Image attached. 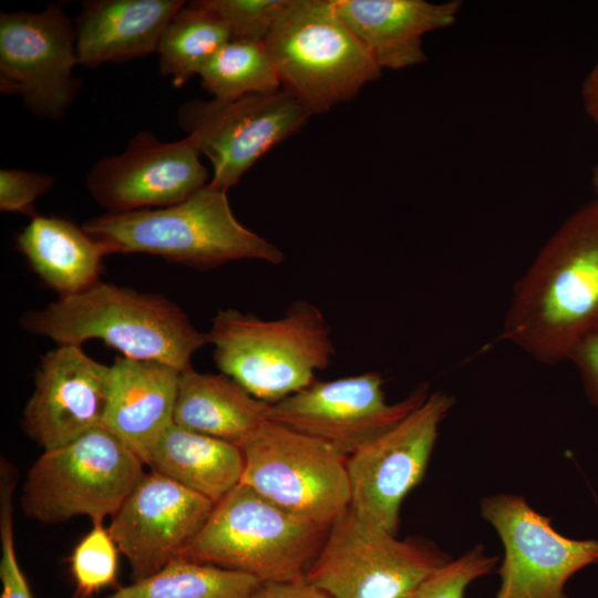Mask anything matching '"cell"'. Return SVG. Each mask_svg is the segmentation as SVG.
Returning a JSON list of instances; mask_svg holds the SVG:
<instances>
[{
	"label": "cell",
	"instance_id": "6da1fadb",
	"mask_svg": "<svg viewBox=\"0 0 598 598\" xmlns=\"http://www.w3.org/2000/svg\"><path fill=\"white\" fill-rule=\"evenodd\" d=\"M598 333V200L573 213L514 286L502 338L557 364Z\"/></svg>",
	"mask_w": 598,
	"mask_h": 598
},
{
	"label": "cell",
	"instance_id": "7a4b0ae2",
	"mask_svg": "<svg viewBox=\"0 0 598 598\" xmlns=\"http://www.w3.org/2000/svg\"><path fill=\"white\" fill-rule=\"evenodd\" d=\"M21 326L58 346L101 339L125 358L157 361L179 371L192 367L193 354L208 343L207 334L165 297L101 280L24 313Z\"/></svg>",
	"mask_w": 598,
	"mask_h": 598
},
{
	"label": "cell",
	"instance_id": "3957f363",
	"mask_svg": "<svg viewBox=\"0 0 598 598\" xmlns=\"http://www.w3.org/2000/svg\"><path fill=\"white\" fill-rule=\"evenodd\" d=\"M82 227L107 254H150L202 269L243 259L275 265L285 259L279 248L237 220L227 192L209 183L182 203L106 213Z\"/></svg>",
	"mask_w": 598,
	"mask_h": 598
},
{
	"label": "cell",
	"instance_id": "277c9868",
	"mask_svg": "<svg viewBox=\"0 0 598 598\" xmlns=\"http://www.w3.org/2000/svg\"><path fill=\"white\" fill-rule=\"evenodd\" d=\"M206 334L220 373L268 404L309 386L334 354L323 313L305 300L274 320L221 309Z\"/></svg>",
	"mask_w": 598,
	"mask_h": 598
},
{
	"label": "cell",
	"instance_id": "5b68a950",
	"mask_svg": "<svg viewBox=\"0 0 598 598\" xmlns=\"http://www.w3.org/2000/svg\"><path fill=\"white\" fill-rule=\"evenodd\" d=\"M264 44L282 91L310 115L354 99L382 72L330 0H292Z\"/></svg>",
	"mask_w": 598,
	"mask_h": 598
},
{
	"label": "cell",
	"instance_id": "8992f818",
	"mask_svg": "<svg viewBox=\"0 0 598 598\" xmlns=\"http://www.w3.org/2000/svg\"><path fill=\"white\" fill-rule=\"evenodd\" d=\"M328 530L239 483L215 504L182 558L261 581L291 580L306 575Z\"/></svg>",
	"mask_w": 598,
	"mask_h": 598
},
{
	"label": "cell",
	"instance_id": "52a82bcc",
	"mask_svg": "<svg viewBox=\"0 0 598 598\" xmlns=\"http://www.w3.org/2000/svg\"><path fill=\"white\" fill-rule=\"evenodd\" d=\"M144 462L105 425L43 451L29 468L20 504L42 524L89 516L102 524L122 506L144 475Z\"/></svg>",
	"mask_w": 598,
	"mask_h": 598
},
{
	"label": "cell",
	"instance_id": "ba28073f",
	"mask_svg": "<svg viewBox=\"0 0 598 598\" xmlns=\"http://www.w3.org/2000/svg\"><path fill=\"white\" fill-rule=\"evenodd\" d=\"M240 448V483L286 512L328 530L350 508L347 457L328 444L267 420Z\"/></svg>",
	"mask_w": 598,
	"mask_h": 598
},
{
	"label": "cell",
	"instance_id": "9c48e42d",
	"mask_svg": "<svg viewBox=\"0 0 598 598\" xmlns=\"http://www.w3.org/2000/svg\"><path fill=\"white\" fill-rule=\"evenodd\" d=\"M448 560L431 544L401 540L349 508L329 528L305 577L332 598H413Z\"/></svg>",
	"mask_w": 598,
	"mask_h": 598
},
{
	"label": "cell",
	"instance_id": "30bf717a",
	"mask_svg": "<svg viewBox=\"0 0 598 598\" xmlns=\"http://www.w3.org/2000/svg\"><path fill=\"white\" fill-rule=\"evenodd\" d=\"M177 114L183 131L212 163L209 184L226 192L264 154L297 133L311 116L282 90L231 101H188Z\"/></svg>",
	"mask_w": 598,
	"mask_h": 598
},
{
	"label": "cell",
	"instance_id": "8fae6325",
	"mask_svg": "<svg viewBox=\"0 0 598 598\" xmlns=\"http://www.w3.org/2000/svg\"><path fill=\"white\" fill-rule=\"evenodd\" d=\"M452 398L434 392L394 426L347 457L350 509L396 534L404 497L423 478Z\"/></svg>",
	"mask_w": 598,
	"mask_h": 598
},
{
	"label": "cell",
	"instance_id": "7c38bea8",
	"mask_svg": "<svg viewBox=\"0 0 598 598\" xmlns=\"http://www.w3.org/2000/svg\"><path fill=\"white\" fill-rule=\"evenodd\" d=\"M78 64L75 27L61 3L41 12H1L0 90L19 95L31 113L64 116L80 86Z\"/></svg>",
	"mask_w": 598,
	"mask_h": 598
},
{
	"label": "cell",
	"instance_id": "4fadbf2b",
	"mask_svg": "<svg viewBox=\"0 0 598 598\" xmlns=\"http://www.w3.org/2000/svg\"><path fill=\"white\" fill-rule=\"evenodd\" d=\"M378 372L315 381L270 404L268 420L317 439L349 457L419 406L429 396L426 384L405 399L388 403Z\"/></svg>",
	"mask_w": 598,
	"mask_h": 598
},
{
	"label": "cell",
	"instance_id": "5bb4252c",
	"mask_svg": "<svg viewBox=\"0 0 598 598\" xmlns=\"http://www.w3.org/2000/svg\"><path fill=\"white\" fill-rule=\"evenodd\" d=\"M481 508L504 547L496 598H567V580L598 561V539L560 535L520 496H487Z\"/></svg>",
	"mask_w": 598,
	"mask_h": 598
},
{
	"label": "cell",
	"instance_id": "9a60e30c",
	"mask_svg": "<svg viewBox=\"0 0 598 598\" xmlns=\"http://www.w3.org/2000/svg\"><path fill=\"white\" fill-rule=\"evenodd\" d=\"M195 142L163 143L147 131L133 136L124 152L101 157L86 176L96 203L110 214L182 203L209 182Z\"/></svg>",
	"mask_w": 598,
	"mask_h": 598
},
{
	"label": "cell",
	"instance_id": "2e32d148",
	"mask_svg": "<svg viewBox=\"0 0 598 598\" xmlns=\"http://www.w3.org/2000/svg\"><path fill=\"white\" fill-rule=\"evenodd\" d=\"M214 506L161 473H144L107 527L130 563L132 579L148 577L182 558Z\"/></svg>",
	"mask_w": 598,
	"mask_h": 598
},
{
	"label": "cell",
	"instance_id": "e0dca14e",
	"mask_svg": "<svg viewBox=\"0 0 598 598\" xmlns=\"http://www.w3.org/2000/svg\"><path fill=\"white\" fill-rule=\"evenodd\" d=\"M111 390V367L81 346H58L41 358L22 426L44 451L64 446L104 425Z\"/></svg>",
	"mask_w": 598,
	"mask_h": 598
},
{
	"label": "cell",
	"instance_id": "ac0fdd59",
	"mask_svg": "<svg viewBox=\"0 0 598 598\" xmlns=\"http://www.w3.org/2000/svg\"><path fill=\"white\" fill-rule=\"evenodd\" d=\"M341 21L381 69L402 70L426 61L424 34L448 28L462 8L458 0H330Z\"/></svg>",
	"mask_w": 598,
	"mask_h": 598
},
{
	"label": "cell",
	"instance_id": "d6986e66",
	"mask_svg": "<svg viewBox=\"0 0 598 598\" xmlns=\"http://www.w3.org/2000/svg\"><path fill=\"white\" fill-rule=\"evenodd\" d=\"M181 0H90L76 19L78 62L90 69L157 52Z\"/></svg>",
	"mask_w": 598,
	"mask_h": 598
},
{
	"label": "cell",
	"instance_id": "ffe728a7",
	"mask_svg": "<svg viewBox=\"0 0 598 598\" xmlns=\"http://www.w3.org/2000/svg\"><path fill=\"white\" fill-rule=\"evenodd\" d=\"M104 425L146 465L151 450L173 423L181 372L157 361L117 358Z\"/></svg>",
	"mask_w": 598,
	"mask_h": 598
},
{
	"label": "cell",
	"instance_id": "44dd1931",
	"mask_svg": "<svg viewBox=\"0 0 598 598\" xmlns=\"http://www.w3.org/2000/svg\"><path fill=\"white\" fill-rule=\"evenodd\" d=\"M270 404L229 377L181 372L173 423L241 447L268 420Z\"/></svg>",
	"mask_w": 598,
	"mask_h": 598
},
{
	"label": "cell",
	"instance_id": "7402d4cb",
	"mask_svg": "<svg viewBox=\"0 0 598 598\" xmlns=\"http://www.w3.org/2000/svg\"><path fill=\"white\" fill-rule=\"evenodd\" d=\"M17 246L39 278L60 297L100 281L105 247L83 227L61 217L37 215L17 236Z\"/></svg>",
	"mask_w": 598,
	"mask_h": 598
},
{
	"label": "cell",
	"instance_id": "603a6c76",
	"mask_svg": "<svg viewBox=\"0 0 598 598\" xmlns=\"http://www.w3.org/2000/svg\"><path fill=\"white\" fill-rule=\"evenodd\" d=\"M241 448L172 423L150 452L146 465L185 487L219 502L241 481Z\"/></svg>",
	"mask_w": 598,
	"mask_h": 598
},
{
	"label": "cell",
	"instance_id": "cb8c5ba5",
	"mask_svg": "<svg viewBox=\"0 0 598 598\" xmlns=\"http://www.w3.org/2000/svg\"><path fill=\"white\" fill-rule=\"evenodd\" d=\"M260 584L245 573L177 558L105 598H254Z\"/></svg>",
	"mask_w": 598,
	"mask_h": 598
},
{
	"label": "cell",
	"instance_id": "d4e9b609",
	"mask_svg": "<svg viewBox=\"0 0 598 598\" xmlns=\"http://www.w3.org/2000/svg\"><path fill=\"white\" fill-rule=\"evenodd\" d=\"M231 40L225 23L195 1L181 8L166 25L157 53L159 71L176 87L183 86Z\"/></svg>",
	"mask_w": 598,
	"mask_h": 598
},
{
	"label": "cell",
	"instance_id": "484cf974",
	"mask_svg": "<svg viewBox=\"0 0 598 598\" xmlns=\"http://www.w3.org/2000/svg\"><path fill=\"white\" fill-rule=\"evenodd\" d=\"M213 99L231 101L279 92L281 84L264 42L231 39L199 73Z\"/></svg>",
	"mask_w": 598,
	"mask_h": 598
},
{
	"label": "cell",
	"instance_id": "4316f807",
	"mask_svg": "<svg viewBox=\"0 0 598 598\" xmlns=\"http://www.w3.org/2000/svg\"><path fill=\"white\" fill-rule=\"evenodd\" d=\"M118 553L109 529L102 524H93L71 556L76 598H87L115 581Z\"/></svg>",
	"mask_w": 598,
	"mask_h": 598
},
{
	"label": "cell",
	"instance_id": "83f0119b",
	"mask_svg": "<svg viewBox=\"0 0 598 598\" xmlns=\"http://www.w3.org/2000/svg\"><path fill=\"white\" fill-rule=\"evenodd\" d=\"M292 0H196L218 17L231 39L264 42Z\"/></svg>",
	"mask_w": 598,
	"mask_h": 598
},
{
	"label": "cell",
	"instance_id": "f1b7e54d",
	"mask_svg": "<svg viewBox=\"0 0 598 598\" xmlns=\"http://www.w3.org/2000/svg\"><path fill=\"white\" fill-rule=\"evenodd\" d=\"M16 485L13 467L1 460L0 467V598H33L28 581L20 568L13 537L12 496Z\"/></svg>",
	"mask_w": 598,
	"mask_h": 598
},
{
	"label": "cell",
	"instance_id": "f546056e",
	"mask_svg": "<svg viewBox=\"0 0 598 598\" xmlns=\"http://www.w3.org/2000/svg\"><path fill=\"white\" fill-rule=\"evenodd\" d=\"M497 561V557L486 555L481 546L474 547L433 573L413 598H464L468 585L489 574Z\"/></svg>",
	"mask_w": 598,
	"mask_h": 598
},
{
	"label": "cell",
	"instance_id": "4dcf8cb0",
	"mask_svg": "<svg viewBox=\"0 0 598 598\" xmlns=\"http://www.w3.org/2000/svg\"><path fill=\"white\" fill-rule=\"evenodd\" d=\"M55 178L45 173L24 169L0 171V210L37 216L34 202L54 185Z\"/></svg>",
	"mask_w": 598,
	"mask_h": 598
},
{
	"label": "cell",
	"instance_id": "1f68e13d",
	"mask_svg": "<svg viewBox=\"0 0 598 598\" xmlns=\"http://www.w3.org/2000/svg\"><path fill=\"white\" fill-rule=\"evenodd\" d=\"M568 360L578 368L585 391L598 410V333L579 341L571 350Z\"/></svg>",
	"mask_w": 598,
	"mask_h": 598
},
{
	"label": "cell",
	"instance_id": "d6a6232c",
	"mask_svg": "<svg viewBox=\"0 0 598 598\" xmlns=\"http://www.w3.org/2000/svg\"><path fill=\"white\" fill-rule=\"evenodd\" d=\"M254 598H332L306 577L282 581H261Z\"/></svg>",
	"mask_w": 598,
	"mask_h": 598
},
{
	"label": "cell",
	"instance_id": "836d02e7",
	"mask_svg": "<svg viewBox=\"0 0 598 598\" xmlns=\"http://www.w3.org/2000/svg\"><path fill=\"white\" fill-rule=\"evenodd\" d=\"M580 94L584 109L598 130V63L586 75Z\"/></svg>",
	"mask_w": 598,
	"mask_h": 598
},
{
	"label": "cell",
	"instance_id": "e575fe53",
	"mask_svg": "<svg viewBox=\"0 0 598 598\" xmlns=\"http://www.w3.org/2000/svg\"><path fill=\"white\" fill-rule=\"evenodd\" d=\"M591 185L595 193V199L598 200V163L592 168L591 173Z\"/></svg>",
	"mask_w": 598,
	"mask_h": 598
}]
</instances>
